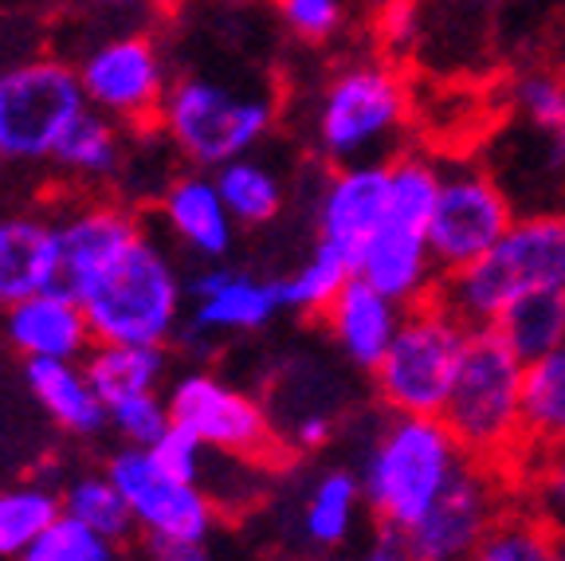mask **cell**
Returning <instances> with one entry per match:
<instances>
[{
    "label": "cell",
    "instance_id": "obj_1",
    "mask_svg": "<svg viewBox=\"0 0 565 561\" xmlns=\"http://www.w3.org/2000/svg\"><path fill=\"white\" fill-rule=\"evenodd\" d=\"M468 459L444 416H381L358 459L365 510L377 518L381 534H408Z\"/></svg>",
    "mask_w": 565,
    "mask_h": 561
},
{
    "label": "cell",
    "instance_id": "obj_2",
    "mask_svg": "<svg viewBox=\"0 0 565 561\" xmlns=\"http://www.w3.org/2000/svg\"><path fill=\"white\" fill-rule=\"evenodd\" d=\"M562 290L565 295V209L519 212L507 236L456 275L440 279L444 307L468 326H494L514 298Z\"/></svg>",
    "mask_w": 565,
    "mask_h": 561
},
{
    "label": "cell",
    "instance_id": "obj_3",
    "mask_svg": "<svg viewBox=\"0 0 565 561\" xmlns=\"http://www.w3.org/2000/svg\"><path fill=\"white\" fill-rule=\"evenodd\" d=\"M522 385L526 361L511 342L494 326H471L440 413L471 459L511 472L522 456Z\"/></svg>",
    "mask_w": 565,
    "mask_h": 561
},
{
    "label": "cell",
    "instance_id": "obj_4",
    "mask_svg": "<svg viewBox=\"0 0 565 561\" xmlns=\"http://www.w3.org/2000/svg\"><path fill=\"white\" fill-rule=\"evenodd\" d=\"M408 123V87L388 63H350L318 91L310 138L330 166L388 161Z\"/></svg>",
    "mask_w": 565,
    "mask_h": 561
},
{
    "label": "cell",
    "instance_id": "obj_5",
    "mask_svg": "<svg viewBox=\"0 0 565 561\" xmlns=\"http://www.w3.org/2000/svg\"><path fill=\"white\" fill-rule=\"evenodd\" d=\"M189 283L173 255L153 236H141L126 260L87 298L90 334L106 346H169L185 322Z\"/></svg>",
    "mask_w": 565,
    "mask_h": 561
},
{
    "label": "cell",
    "instance_id": "obj_6",
    "mask_svg": "<svg viewBox=\"0 0 565 561\" xmlns=\"http://www.w3.org/2000/svg\"><path fill=\"white\" fill-rule=\"evenodd\" d=\"M158 126L189 166L216 173L228 161L256 154L275 130V103L271 95L236 91L209 75H181L169 87Z\"/></svg>",
    "mask_w": 565,
    "mask_h": 561
},
{
    "label": "cell",
    "instance_id": "obj_7",
    "mask_svg": "<svg viewBox=\"0 0 565 561\" xmlns=\"http://www.w3.org/2000/svg\"><path fill=\"white\" fill-rule=\"evenodd\" d=\"M463 342H468V326L440 298L408 307L393 346L370 373L381 409L408 416H440L459 358H463Z\"/></svg>",
    "mask_w": 565,
    "mask_h": 561
},
{
    "label": "cell",
    "instance_id": "obj_8",
    "mask_svg": "<svg viewBox=\"0 0 565 561\" xmlns=\"http://www.w3.org/2000/svg\"><path fill=\"white\" fill-rule=\"evenodd\" d=\"M87 110L79 67L52 55L0 71V161L40 166L52 161L63 134Z\"/></svg>",
    "mask_w": 565,
    "mask_h": 561
},
{
    "label": "cell",
    "instance_id": "obj_9",
    "mask_svg": "<svg viewBox=\"0 0 565 561\" xmlns=\"http://www.w3.org/2000/svg\"><path fill=\"white\" fill-rule=\"evenodd\" d=\"M519 502V483L507 467L468 459L401 542L413 561H471L499 518Z\"/></svg>",
    "mask_w": 565,
    "mask_h": 561
},
{
    "label": "cell",
    "instance_id": "obj_10",
    "mask_svg": "<svg viewBox=\"0 0 565 561\" xmlns=\"http://www.w3.org/2000/svg\"><path fill=\"white\" fill-rule=\"evenodd\" d=\"M514 201L507 184L487 173L476 161H451L444 166L440 201L428 224V247L440 275H456L479 264L507 229L514 224Z\"/></svg>",
    "mask_w": 565,
    "mask_h": 561
},
{
    "label": "cell",
    "instance_id": "obj_11",
    "mask_svg": "<svg viewBox=\"0 0 565 561\" xmlns=\"http://www.w3.org/2000/svg\"><path fill=\"white\" fill-rule=\"evenodd\" d=\"M173 424L189 428L196 440L239 459H279V432L271 413L252 393L224 381L216 369H185L166 389Z\"/></svg>",
    "mask_w": 565,
    "mask_h": 561
},
{
    "label": "cell",
    "instance_id": "obj_12",
    "mask_svg": "<svg viewBox=\"0 0 565 561\" xmlns=\"http://www.w3.org/2000/svg\"><path fill=\"white\" fill-rule=\"evenodd\" d=\"M87 106L122 126H150L161 118V106L173 87L161 44L150 32L110 35L95 44L79 63Z\"/></svg>",
    "mask_w": 565,
    "mask_h": 561
},
{
    "label": "cell",
    "instance_id": "obj_13",
    "mask_svg": "<svg viewBox=\"0 0 565 561\" xmlns=\"http://www.w3.org/2000/svg\"><path fill=\"white\" fill-rule=\"evenodd\" d=\"M106 475L126 495L134 527L146 538H181V542H204L216 527V499L201 483L169 475L150 447H118L106 459Z\"/></svg>",
    "mask_w": 565,
    "mask_h": 561
},
{
    "label": "cell",
    "instance_id": "obj_14",
    "mask_svg": "<svg viewBox=\"0 0 565 561\" xmlns=\"http://www.w3.org/2000/svg\"><path fill=\"white\" fill-rule=\"evenodd\" d=\"M189 298H193V310L181 322L177 342L189 346L193 353H209L228 334L264 330L282 310L279 283L224 264L201 267L189 279Z\"/></svg>",
    "mask_w": 565,
    "mask_h": 561
},
{
    "label": "cell",
    "instance_id": "obj_15",
    "mask_svg": "<svg viewBox=\"0 0 565 561\" xmlns=\"http://www.w3.org/2000/svg\"><path fill=\"white\" fill-rule=\"evenodd\" d=\"M55 236H60V287L75 298H87L146 232L126 204L79 201L55 212Z\"/></svg>",
    "mask_w": 565,
    "mask_h": 561
},
{
    "label": "cell",
    "instance_id": "obj_16",
    "mask_svg": "<svg viewBox=\"0 0 565 561\" xmlns=\"http://www.w3.org/2000/svg\"><path fill=\"white\" fill-rule=\"evenodd\" d=\"M318 244L338 252L358 272L365 247L388 220V161L334 166L318 193Z\"/></svg>",
    "mask_w": 565,
    "mask_h": 561
},
{
    "label": "cell",
    "instance_id": "obj_17",
    "mask_svg": "<svg viewBox=\"0 0 565 561\" xmlns=\"http://www.w3.org/2000/svg\"><path fill=\"white\" fill-rule=\"evenodd\" d=\"M4 342L24 361H83L95 350V334L83 298L52 287L24 298L0 318Z\"/></svg>",
    "mask_w": 565,
    "mask_h": 561
},
{
    "label": "cell",
    "instance_id": "obj_18",
    "mask_svg": "<svg viewBox=\"0 0 565 561\" xmlns=\"http://www.w3.org/2000/svg\"><path fill=\"white\" fill-rule=\"evenodd\" d=\"M161 224L177 244L193 252L196 260L221 264V255L232 252L236 244V220H232L228 204L221 197V184L209 169H193V173H177L173 181L161 189Z\"/></svg>",
    "mask_w": 565,
    "mask_h": 561
},
{
    "label": "cell",
    "instance_id": "obj_19",
    "mask_svg": "<svg viewBox=\"0 0 565 561\" xmlns=\"http://www.w3.org/2000/svg\"><path fill=\"white\" fill-rule=\"evenodd\" d=\"M52 287H60L55 216L4 212L0 216V315Z\"/></svg>",
    "mask_w": 565,
    "mask_h": 561
},
{
    "label": "cell",
    "instance_id": "obj_20",
    "mask_svg": "<svg viewBox=\"0 0 565 561\" xmlns=\"http://www.w3.org/2000/svg\"><path fill=\"white\" fill-rule=\"evenodd\" d=\"M401 318H405L401 303L381 295L362 275H353L342 287V295L330 303L322 322H327L338 353H342L353 369L373 373V369L381 366V358H385V350L393 346V338H397Z\"/></svg>",
    "mask_w": 565,
    "mask_h": 561
},
{
    "label": "cell",
    "instance_id": "obj_21",
    "mask_svg": "<svg viewBox=\"0 0 565 561\" xmlns=\"http://www.w3.org/2000/svg\"><path fill=\"white\" fill-rule=\"evenodd\" d=\"M358 275L365 283L388 295L401 307H420L428 298H436L440 290V267L433 260V247H428V232L405 229V224H388L373 236V244L365 247Z\"/></svg>",
    "mask_w": 565,
    "mask_h": 561
},
{
    "label": "cell",
    "instance_id": "obj_22",
    "mask_svg": "<svg viewBox=\"0 0 565 561\" xmlns=\"http://www.w3.org/2000/svg\"><path fill=\"white\" fill-rule=\"evenodd\" d=\"M24 381L40 409L71 436H95L110 424L106 401L83 361H28Z\"/></svg>",
    "mask_w": 565,
    "mask_h": 561
},
{
    "label": "cell",
    "instance_id": "obj_23",
    "mask_svg": "<svg viewBox=\"0 0 565 561\" xmlns=\"http://www.w3.org/2000/svg\"><path fill=\"white\" fill-rule=\"evenodd\" d=\"M52 166L60 173H67L71 181L79 184H103L115 181L126 166V138H122V123L98 115V110H83L75 118L63 141L55 146Z\"/></svg>",
    "mask_w": 565,
    "mask_h": 561
},
{
    "label": "cell",
    "instance_id": "obj_24",
    "mask_svg": "<svg viewBox=\"0 0 565 561\" xmlns=\"http://www.w3.org/2000/svg\"><path fill=\"white\" fill-rule=\"evenodd\" d=\"M365 507L358 467H327L302 499V538L315 550H338L350 542L358 510Z\"/></svg>",
    "mask_w": 565,
    "mask_h": 561
},
{
    "label": "cell",
    "instance_id": "obj_25",
    "mask_svg": "<svg viewBox=\"0 0 565 561\" xmlns=\"http://www.w3.org/2000/svg\"><path fill=\"white\" fill-rule=\"evenodd\" d=\"M522 452L565 447V346L526 366L522 385Z\"/></svg>",
    "mask_w": 565,
    "mask_h": 561
},
{
    "label": "cell",
    "instance_id": "obj_26",
    "mask_svg": "<svg viewBox=\"0 0 565 561\" xmlns=\"http://www.w3.org/2000/svg\"><path fill=\"white\" fill-rule=\"evenodd\" d=\"M98 396L106 404L122 401L134 393H161L169 381V353L166 346H106L95 342V350L83 358Z\"/></svg>",
    "mask_w": 565,
    "mask_h": 561
},
{
    "label": "cell",
    "instance_id": "obj_27",
    "mask_svg": "<svg viewBox=\"0 0 565 561\" xmlns=\"http://www.w3.org/2000/svg\"><path fill=\"white\" fill-rule=\"evenodd\" d=\"M212 177L221 184V197L239 229H264V224H271L279 216L282 204H287L282 177L267 161H259L256 154H244V158L228 161V166H221Z\"/></svg>",
    "mask_w": 565,
    "mask_h": 561
},
{
    "label": "cell",
    "instance_id": "obj_28",
    "mask_svg": "<svg viewBox=\"0 0 565 561\" xmlns=\"http://www.w3.org/2000/svg\"><path fill=\"white\" fill-rule=\"evenodd\" d=\"M494 330L503 334L522 361H539L565 346V295L539 290V295L514 298L503 315L494 318Z\"/></svg>",
    "mask_w": 565,
    "mask_h": 561
},
{
    "label": "cell",
    "instance_id": "obj_29",
    "mask_svg": "<svg viewBox=\"0 0 565 561\" xmlns=\"http://www.w3.org/2000/svg\"><path fill=\"white\" fill-rule=\"evenodd\" d=\"M444 166L428 154L401 149L388 158V224L428 232L436 201H440Z\"/></svg>",
    "mask_w": 565,
    "mask_h": 561
},
{
    "label": "cell",
    "instance_id": "obj_30",
    "mask_svg": "<svg viewBox=\"0 0 565 561\" xmlns=\"http://www.w3.org/2000/svg\"><path fill=\"white\" fill-rule=\"evenodd\" d=\"M63 515V491L40 479L0 487V558H24L28 546Z\"/></svg>",
    "mask_w": 565,
    "mask_h": 561
},
{
    "label": "cell",
    "instance_id": "obj_31",
    "mask_svg": "<svg viewBox=\"0 0 565 561\" xmlns=\"http://www.w3.org/2000/svg\"><path fill=\"white\" fill-rule=\"evenodd\" d=\"M353 275H358V272L345 264L342 255L330 252L327 244H315V252H310L291 275L275 279V283H279L282 310L322 318L330 310V303L342 295V287L353 279Z\"/></svg>",
    "mask_w": 565,
    "mask_h": 561
},
{
    "label": "cell",
    "instance_id": "obj_32",
    "mask_svg": "<svg viewBox=\"0 0 565 561\" xmlns=\"http://www.w3.org/2000/svg\"><path fill=\"white\" fill-rule=\"evenodd\" d=\"M63 515L79 518L83 527L98 530L110 542H126L134 534V515L126 507V495L118 491V483L103 472H83L63 487Z\"/></svg>",
    "mask_w": 565,
    "mask_h": 561
},
{
    "label": "cell",
    "instance_id": "obj_33",
    "mask_svg": "<svg viewBox=\"0 0 565 561\" xmlns=\"http://www.w3.org/2000/svg\"><path fill=\"white\" fill-rule=\"evenodd\" d=\"M471 561H562V534L526 502L507 510Z\"/></svg>",
    "mask_w": 565,
    "mask_h": 561
},
{
    "label": "cell",
    "instance_id": "obj_34",
    "mask_svg": "<svg viewBox=\"0 0 565 561\" xmlns=\"http://www.w3.org/2000/svg\"><path fill=\"white\" fill-rule=\"evenodd\" d=\"M511 475L519 483V499L565 538V447L522 452Z\"/></svg>",
    "mask_w": 565,
    "mask_h": 561
},
{
    "label": "cell",
    "instance_id": "obj_35",
    "mask_svg": "<svg viewBox=\"0 0 565 561\" xmlns=\"http://www.w3.org/2000/svg\"><path fill=\"white\" fill-rule=\"evenodd\" d=\"M511 106L534 134L565 130V75L550 67H530L511 83Z\"/></svg>",
    "mask_w": 565,
    "mask_h": 561
},
{
    "label": "cell",
    "instance_id": "obj_36",
    "mask_svg": "<svg viewBox=\"0 0 565 561\" xmlns=\"http://www.w3.org/2000/svg\"><path fill=\"white\" fill-rule=\"evenodd\" d=\"M110 558H115V542L110 538L83 527L79 518L60 515L44 534L28 546V553L20 561H110Z\"/></svg>",
    "mask_w": 565,
    "mask_h": 561
},
{
    "label": "cell",
    "instance_id": "obj_37",
    "mask_svg": "<svg viewBox=\"0 0 565 561\" xmlns=\"http://www.w3.org/2000/svg\"><path fill=\"white\" fill-rule=\"evenodd\" d=\"M106 416H110V428L122 436L126 447H153L161 432L173 424L169 416L166 393H134L122 401L106 404Z\"/></svg>",
    "mask_w": 565,
    "mask_h": 561
},
{
    "label": "cell",
    "instance_id": "obj_38",
    "mask_svg": "<svg viewBox=\"0 0 565 561\" xmlns=\"http://www.w3.org/2000/svg\"><path fill=\"white\" fill-rule=\"evenodd\" d=\"M150 456L158 459L169 475H177V479L201 483L204 472H209L212 447L204 444V440H196L189 428H181V424H169L158 436V444L150 447Z\"/></svg>",
    "mask_w": 565,
    "mask_h": 561
},
{
    "label": "cell",
    "instance_id": "obj_39",
    "mask_svg": "<svg viewBox=\"0 0 565 561\" xmlns=\"http://www.w3.org/2000/svg\"><path fill=\"white\" fill-rule=\"evenodd\" d=\"M275 9H279L282 24L291 28L299 40H310V44L330 40L345 20L342 0H275Z\"/></svg>",
    "mask_w": 565,
    "mask_h": 561
},
{
    "label": "cell",
    "instance_id": "obj_40",
    "mask_svg": "<svg viewBox=\"0 0 565 561\" xmlns=\"http://www.w3.org/2000/svg\"><path fill=\"white\" fill-rule=\"evenodd\" d=\"M338 436V416L330 409H307V413H295L291 421V447L299 452H318Z\"/></svg>",
    "mask_w": 565,
    "mask_h": 561
},
{
    "label": "cell",
    "instance_id": "obj_41",
    "mask_svg": "<svg viewBox=\"0 0 565 561\" xmlns=\"http://www.w3.org/2000/svg\"><path fill=\"white\" fill-rule=\"evenodd\" d=\"M150 561H212L204 542H181V538H150Z\"/></svg>",
    "mask_w": 565,
    "mask_h": 561
},
{
    "label": "cell",
    "instance_id": "obj_42",
    "mask_svg": "<svg viewBox=\"0 0 565 561\" xmlns=\"http://www.w3.org/2000/svg\"><path fill=\"white\" fill-rule=\"evenodd\" d=\"M385 35L397 47H405L416 35V4L413 0H393L385 12Z\"/></svg>",
    "mask_w": 565,
    "mask_h": 561
},
{
    "label": "cell",
    "instance_id": "obj_43",
    "mask_svg": "<svg viewBox=\"0 0 565 561\" xmlns=\"http://www.w3.org/2000/svg\"><path fill=\"white\" fill-rule=\"evenodd\" d=\"M358 561H413V553L405 550V542L397 534H381Z\"/></svg>",
    "mask_w": 565,
    "mask_h": 561
},
{
    "label": "cell",
    "instance_id": "obj_44",
    "mask_svg": "<svg viewBox=\"0 0 565 561\" xmlns=\"http://www.w3.org/2000/svg\"><path fill=\"white\" fill-rule=\"evenodd\" d=\"M433 4H444V9H487L491 0H433Z\"/></svg>",
    "mask_w": 565,
    "mask_h": 561
},
{
    "label": "cell",
    "instance_id": "obj_45",
    "mask_svg": "<svg viewBox=\"0 0 565 561\" xmlns=\"http://www.w3.org/2000/svg\"><path fill=\"white\" fill-rule=\"evenodd\" d=\"M106 4H118V9H141V4H150V0H106Z\"/></svg>",
    "mask_w": 565,
    "mask_h": 561
},
{
    "label": "cell",
    "instance_id": "obj_46",
    "mask_svg": "<svg viewBox=\"0 0 565 561\" xmlns=\"http://www.w3.org/2000/svg\"><path fill=\"white\" fill-rule=\"evenodd\" d=\"M562 561H565V538H562Z\"/></svg>",
    "mask_w": 565,
    "mask_h": 561
}]
</instances>
